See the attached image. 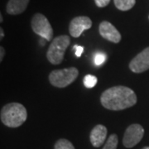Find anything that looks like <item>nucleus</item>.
Here are the masks:
<instances>
[{"label":"nucleus","instance_id":"obj_4","mask_svg":"<svg viewBox=\"0 0 149 149\" xmlns=\"http://www.w3.org/2000/svg\"><path fill=\"white\" fill-rule=\"evenodd\" d=\"M79 74V70L75 67L66 69L55 70L49 74V80L52 85L57 88H65L74 82Z\"/></svg>","mask_w":149,"mask_h":149},{"label":"nucleus","instance_id":"obj_21","mask_svg":"<svg viewBox=\"0 0 149 149\" xmlns=\"http://www.w3.org/2000/svg\"><path fill=\"white\" fill-rule=\"evenodd\" d=\"M46 42H47V41L46 39L42 38H42H41V40H40V43H41V45H42V46H44V45H45V43H46Z\"/></svg>","mask_w":149,"mask_h":149},{"label":"nucleus","instance_id":"obj_2","mask_svg":"<svg viewBox=\"0 0 149 149\" xmlns=\"http://www.w3.org/2000/svg\"><path fill=\"white\" fill-rule=\"evenodd\" d=\"M0 118L7 127L17 128L27 120V109L19 103H10L2 108Z\"/></svg>","mask_w":149,"mask_h":149},{"label":"nucleus","instance_id":"obj_17","mask_svg":"<svg viewBox=\"0 0 149 149\" xmlns=\"http://www.w3.org/2000/svg\"><path fill=\"white\" fill-rule=\"evenodd\" d=\"M74 54L77 57H80L81 55L84 52V47H81V46H78V45H74Z\"/></svg>","mask_w":149,"mask_h":149},{"label":"nucleus","instance_id":"obj_13","mask_svg":"<svg viewBox=\"0 0 149 149\" xmlns=\"http://www.w3.org/2000/svg\"><path fill=\"white\" fill-rule=\"evenodd\" d=\"M118 136L116 134H112L107 140L103 149H117Z\"/></svg>","mask_w":149,"mask_h":149},{"label":"nucleus","instance_id":"obj_22","mask_svg":"<svg viewBox=\"0 0 149 149\" xmlns=\"http://www.w3.org/2000/svg\"><path fill=\"white\" fill-rule=\"evenodd\" d=\"M0 22H3V16H2V13L0 14Z\"/></svg>","mask_w":149,"mask_h":149},{"label":"nucleus","instance_id":"obj_1","mask_svg":"<svg viewBox=\"0 0 149 149\" xmlns=\"http://www.w3.org/2000/svg\"><path fill=\"white\" fill-rule=\"evenodd\" d=\"M100 102L107 109L118 111L135 105L137 95L130 88L118 85L104 91L100 97Z\"/></svg>","mask_w":149,"mask_h":149},{"label":"nucleus","instance_id":"obj_11","mask_svg":"<svg viewBox=\"0 0 149 149\" xmlns=\"http://www.w3.org/2000/svg\"><path fill=\"white\" fill-rule=\"evenodd\" d=\"M30 0H9L6 7V11L11 15L21 14L26 10Z\"/></svg>","mask_w":149,"mask_h":149},{"label":"nucleus","instance_id":"obj_19","mask_svg":"<svg viewBox=\"0 0 149 149\" xmlns=\"http://www.w3.org/2000/svg\"><path fill=\"white\" fill-rule=\"evenodd\" d=\"M4 55H5V50H4V48L3 47H0V61H3Z\"/></svg>","mask_w":149,"mask_h":149},{"label":"nucleus","instance_id":"obj_5","mask_svg":"<svg viewBox=\"0 0 149 149\" xmlns=\"http://www.w3.org/2000/svg\"><path fill=\"white\" fill-rule=\"evenodd\" d=\"M33 32L41 37L50 41L53 37V29L48 19L42 13H36L32 17L31 22Z\"/></svg>","mask_w":149,"mask_h":149},{"label":"nucleus","instance_id":"obj_7","mask_svg":"<svg viewBox=\"0 0 149 149\" xmlns=\"http://www.w3.org/2000/svg\"><path fill=\"white\" fill-rule=\"evenodd\" d=\"M92 27V21L86 16H79L74 17L70 22L69 32L73 37H79L84 31Z\"/></svg>","mask_w":149,"mask_h":149},{"label":"nucleus","instance_id":"obj_10","mask_svg":"<svg viewBox=\"0 0 149 149\" xmlns=\"http://www.w3.org/2000/svg\"><path fill=\"white\" fill-rule=\"evenodd\" d=\"M107 128L102 124H98L91 133V142L95 148H100L104 143L107 137Z\"/></svg>","mask_w":149,"mask_h":149},{"label":"nucleus","instance_id":"obj_18","mask_svg":"<svg viewBox=\"0 0 149 149\" xmlns=\"http://www.w3.org/2000/svg\"><path fill=\"white\" fill-rule=\"evenodd\" d=\"M95 2L99 8H104L109 3L110 0H95Z\"/></svg>","mask_w":149,"mask_h":149},{"label":"nucleus","instance_id":"obj_9","mask_svg":"<svg viewBox=\"0 0 149 149\" xmlns=\"http://www.w3.org/2000/svg\"><path fill=\"white\" fill-rule=\"evenodd\" d=\"M99 32L102 37L113 43H118L121 41V34L109 22L104 21L100 24Z\"/></svg>","mask_w":149,"mask_h":149},{"label":"nucleus","instance_id":"obj_8","mask_svg":"<svg viewBox=\"0 0 149 149\" xmlns=\"http://www.w3.org/2000/svg\"><path fill=\"white\" fill-rule=\"evenodd\" d=\"M129 69L134 73H142L149 69V47L145 48L131 61Z\"/></svg>","mask_w":149,"mask_h":149},{"label":"nucleus","instance_id":"obj_16","mask_svg":"<svg viewBox=\"0 0 149 149\" xmlns=\"http://www.w3.org/2000/svg\"><path fill=\"white\" fill-rule=\"evenodd\" d=\"M106 60V55L103 52H98L95 55L94 61L96 65H102Z\"/></svg>","mask_w":149,"mask_h":149},{"label":"nucleus","instance_id":"obj_6","mask_svg":"<svg viewBox=\"0 0 149 149\" xmlns=\"http://www.w3.org/2000/svg\"><path fill=\"white\" fill-rule=\"evenodd\" d=\"M143 135L144 129L140 124H131L130 126H128L124 133L123 143L128 148H133L142 140Z\"/></svg>","mask_w":149,"mask_h":149},{"label":"nucleus","instance_id":"obj_20","mask_svg":"<svg viewBox=\"0 0 149 149\" xmlns=\"http://www.w3.org/2000/svg\"><path fill=\"white\" fill-rule=\"evenodd\" d=\"M3 37H4V32H3V28L1 27V28H0V38H1V39H3Z\"/></svg>","mask_w":149,"mask_h":149},{"label":"nucleus","instance_id":"obj_15","mask_svg":"<svg viewBox=\"0 0 149 149\" xmlns=\"http://www.w3.org/2000/svg\"><path fill=\"white\" fill-rule=\"evenodd\" d=\"M98 82V79L95 75L92 74H86L84 77V85L86 88H93L95 87Z\"/></svg>","mask_w":149,"mask_h":149},{"label":"nucleus","instance_id":"obj_12","mask_svg":"<svg viewBox=\"0 0 149 149\" xmlns=\"http://www.w3.org/2000/svg\"><path fill=\"white\" fill-rule=\"evenodd\" d=\"M113 3L118 9L121 11H128L135 5L136 0H113Z\"/></svg>","mask_w":149,"mask_h":149},{"label":"nucleus","instance_id":"obj_14","mask_svg":"<svg viewBox=\"0 0 149 149\" xmlns=\"http://www.w3.org/2000/svg\"><path fill=\"white\" fill-rule=\"evenodd\" d=\"M55 149H74L73 144L67 139H61L55 144Z\"/></svg>","mask_w":149,"mask_h":149},{"label":"nucleus","instance_id":"obj_3","mask_svg":"<svg viewBox=\"0 0 149 149\" xmlns=\"http://www.w3.org/2000/svg\"><path fill=\"white\" fill-rule=\"evenodd\" d=\"M70 39L67 35H61L56 37L52 42L48 48L47 57L53 65L61 64L64 59V55L66 48L70 46Z\"/></svg>","mask_w":149,"mask_h":149},{"label":"nucleus","instance_id":"obj_23","mask_svg":"<svg viewBox=\"0 0 149 149\" xmlns=\"http://www.w3.org/2000/svg\"><path fill=\"white\" fill-rule=\"evenodd\" d=\"M143 149H149V147H145V148H143Z\"/></svg>","mask_w":149,"mask_h":149}]
</instances>
